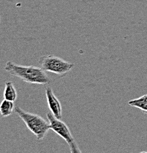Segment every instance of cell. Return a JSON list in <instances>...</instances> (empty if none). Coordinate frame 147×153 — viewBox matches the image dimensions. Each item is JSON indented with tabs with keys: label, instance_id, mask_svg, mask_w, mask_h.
I'll list each match as a JSON object with an SVG mask.
<instances>
[{
	"label": "cell",
	"instance_id": "1",
	"mask_svg": "<svg viewBox=\"0 0 147 153\" xmlns=\"http://www.w3.org/2000/svg\"><path fill=\"white\" fill-rule=\"evenodd\" d=\"M4 70L10 75L20 78L28 83L47 85L51 82L45 71L41 67L22 66L14 62L8 61L6 63Z\"/></svg>",
	"mask_w": 147,
	"mask_h": 153
},
{
	"label": "cell",
	"instance_id": "2",
	"mask_svg": "<svg viewBox=\"0 0 147 153\" xmlns=\"http://www.w3.org/2000/svg\"><path fill=\"white\" fill-rule=\"evenodd\" d=\"M15 113L22 119L28 130L36 135L38 141L44 138L50 129V122L38 114L27 112L20 107H15Z\"/></svg>",
	"mask_w": 147,
	"mask_h": 153
},
{
	"label": "cell",
	"instance_id": "3",
	"mask_svg": "<svg viewBox=\"0 0 147 153\" xmlns=\"http://www.w3.org/2000/svg\"><path fill=\"white\" fill-rule=\"evenodd\" d=\"M39 63L43 70L62 77L66 76L74 66L73 63L53 55H45L40 57Z\"/></svg>",
	"mask_w": 147,
	"mask_h": 153
},
{
	"label": "cell",
	"instance_id": "4",
	"mask_svg": "<svg viewBox=\"0 0 147 153\" xmlns=\"http://www.w3.org/2000/svg\"><path fill=\"white\" fill-rule=\"evenodd\" d=\"M46 115L50 124V129L64 139L70 147V152L81 153V150L79 149V145L76 143V141L72 135L68 125L62 121V119H57L51 112H47Z\"/></svg>",
	"mask_w": 147,
	"mask_h": 153
},
{
	"label": "cell",
	"instance_id": "5",
	"mask_svg": "<svg viewBox=\"0 0 147 153\" xmlns=\"http://www.w3.org/2000/svg\"><path fill=\"white\" fill-rule=\"evenodd\" d=\"M45 94L47 98L48 108L52 113L57 119H62V106L60 101L56 95L54 94L52 88L50 86H47L45 88Z\"/></svg>",
	"mask_w": 147,
	"mask_h": 153
},
{
	"label": "cell",
	"instance_id": "6",
	"mask_svg": "<svg viewBox=\"0 0 147 153\" xmlns=\"http://www.w3.org/2000/svg\"><path fill=\"white\" fill-rule=\"evenodd\" d=\"M128 104L134 108H138L143 114L147 115V94L137 99L129 100Z\"/></svg>",
	"mask_w": 147,
	"mask_h": 153
},
{
	"label": "cell",
	"instance_id": "7",
	"mask_svg": "<svg viewBox=\"0 0 147 153\" xmlns=\"http://www.w3.org/2000/svg\"><path fill=\"white\" fill-rule=\"evenodd\" d=\"M15 111L14 102L4 99L0 103V114L2 117H8Z\"/></svg>",
	"mask_w": 147,
	"mask_h": 153
},
{
	"label": "cell",
	"instance_id": "8",
	"mask_svg": "<svg viewBox=\"0 0 147 153\" xmlns=\"http://www.w3.org/2000/svg\"><path fill=\"white\" fill-rule=\"evenodd\" d=\"M4 99L10 101L15 102L16 100L17 99V91L16 89L14 83L11 81L5 82V86H4Z\"/></svg>",
	"mask_w": 147,
	"mask_h": 153
},
{
	"label": "cell",
	"instance_id": "9",
	"mask_svg": "<svg viewBox=\"0 0 147 153\" xmlns=\"http://www.w3.org/2000/svg\"><path fill=\"white\" fill-rule=\"evenodd\" d=\"M0 24H1V16H0Z\"/></svg>",
	"mask_w": 147,
	"mask_h": 153
}]
</instances>
